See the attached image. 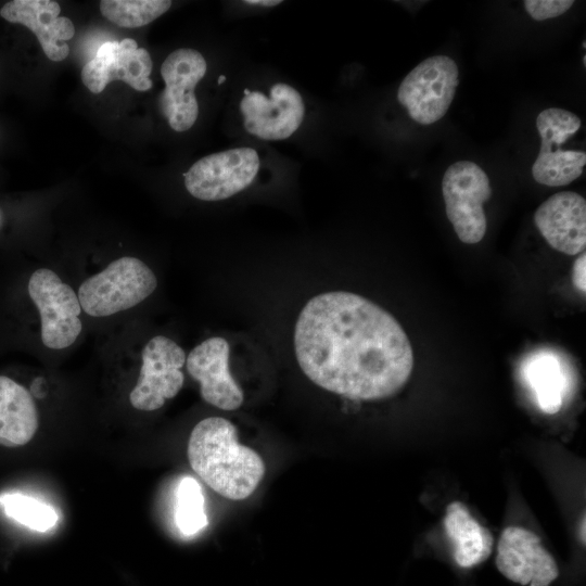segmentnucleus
<instances>
[{"label":"nucleus","instance_id":"nucleus-1","mask_svg":"<svg viewBox=\"0 0 586 586\" xmlns=\"http://www.w3.org/2000/svg\"><path fill=\"white\" fill-rule=\"evenodd\" d=\"M303 373L317 386L354 400L395 395L413 370V351L403 327L384 308L346 291L310 298L294 329Z\"/></svg>","mask_w":586,"mask_h":586},{"label":"nucleus","instance_id":"nucleus-2","mask_svg":"<svg viewBox=\"0 0 586 586\" xmlns=\"http://www.w3.org/2000/svg\"><path fill=\"white\" fill-rule=\"evenodd\" d=\"M187 454L193 471L227 499L247 498L265 475L262 457L239 444L235 426L221 417H208L195 424Z\"/></svg>","mask_w":586,"mask_h":586},{"label":"nucleus","instance_id":"nucleus-3","mask_svg":"<svg viewBox=\"0 0 586 586\" xmlns=\"http://www.w3.org/2000/svg\"><path fill=\"white\" fill-rule=\"evenodd\" d=\"M157 279L141 259L124 256L87 278L78 289L81 309L92 317H107L135 307L149 297Z\"/></svg>","mask_w":586,"mask_h":586},{"label":"nucleus","instance_id":"nucleus-4","mask_svg":"<svg viewBox=\"0 0 586 586\" xmlns=\"http://www.w3.org/2000/svg\"><path fill=\"white\" fill-rule=\"evenodd\" d=\"M442 192L447 218L459 240L479 243L487 228L483 204L493 193L486 173L474 162L458 161L446 169Z\"/></svg>","mask_w":586,"mask_h":586},{"label":"nucleus","instance_id":"nucleus-5","mask_svg":"<svg viewBox=\"0 0 586 586\" xmlns=\"http://www.w3.org/2000/svg\"><path fill=\"white\" fill-rule=\"evenodd\" d=\"M459 85V69L447 55H434L419 63L397 90L398 102L421 125L440 120L448 111Z\"/></svg>","mask_w":586,"mask_h":586},{"label":"nucleus","instance_id":"nucleus-6","mask_svg":"<svg viewBox=\"0 0 586 586\" xmlns=\"http://www.w3.org/2000/svg\"><path fill=\"white\" fill-rule=\"evenodd\" d=\"M28 294L40 315L43 345L63 349L74 344L82 329L74 290L51 269L39 268L29 278Z\"/></svg>","mask_w":586,"mask_h":586},{"label":"nucleus","instance_id":"nucleus-7","mask_svg":"<svg viewBox=\"0 0 586 586\" xmlns=\"http://www.w3.org/2000/svg\"><path fill=\"white\" fill-rule=\"evenodd\" d=\"M258 169L259 157L254 149H231L196 161L184 174V186L199 200L220 201L249 187Z\"/></svg>","mask_w":586,"mask_h":586},{"label":"nucleus","instance_id":"nucleus-8","mask_svg":"<svg viewBox=\"0 0 586 586\" xmlns=\"http://www.w3.org/2000/svg\"><path fill=\"white\" fill-rule=\"evenodd\" d=\"M184 364L186 353L175 341L164 335L152 337L142 351L140 374L129 395L131 406L153 411L174 398L183 385Z\"/></svg>","mask_w":586,"mask_h":586},{"label":"nucleus","instance_id":"nucleus-9","mask_svg":"<svg viewBox=\"0 0 586 586\" xmlns=\"http://www.w3.org/2000/svg\"><path fill=\"white\" fill-rule=\"evenodd\" d=\"M204 56L196 50L180 48L171 52L161 66L165 89L160 97V109L171 129H190L199 115L194 89L206 74Z\"/></svg>","mask_w":586,"mask_h":586},{"label":"nucleus","instance_id":"nucleus-10","mask_svg":"<svg viewBox=\"0 0 586 586\" xmlns=\"http://www.w3.org/2000/svg\"><path fill=\"white\" fill-rule=\"evenodd\" d=\"M495 564L501 575L521 586H551L560 575L556 559L539 536L520 526L502 531Z\"/></svg>","mask_w":586,"mask_h":586},{"label":"nucleus","instance_id":"nucleus-11","mask_svg":"<svg viewBox=\"0 0 586 586\" xmlns=\"http://www.w3.org/2000/svg\"><path fill=\"white\" fill-rule=\"evenodd\" d=\"M240 111L249 133L263 140H284L301 126L305 105L296 89L278 82L271 87L269 98L245 89Z\"/></svg>","mask_w":586,"mask_h":586},{"label":"nucleus","instance_id":"nucleus-12","mask_svg":"<svg viewBox=\"0 0 586 586\" xmlns=\"http://www.w3.org/2000/svg\"><path fill=\"white\" fill-rule=\"evenodd\" d=\"M150 53L131 38L106 41L81 69L82 84L100 93L113 80H122L138 91L152 88Z\"/></svg>","mask_w":586,"mask_h":586},{"label":"nucleus","instance_id":"nucleus-13","mask_svg":"<svg viewBox=\"0 0 586 586\" xmlns=\"http://www.w3.org/2000/svg\"><path fill=\"white\" fill-rule=\"evenodd\" d=\"M228 342L213 336L196 345L186 358L188 373L200 383L202 398L219 409L231 411L243 404V392L229 370Z\"/></svg>","mask_w":586,"mask_h":586},{"label":"nucleus","instance_id":"nucleus-14","mask_svg":"<svg viewBox=\"0 0 586 586\" xmlns=\"http://www.w3.org/2000/svg\"><path fill=\"white\" fill-rule=\"evenodd\" d=\"M60 4L52 0H12L0 9V15L5 21L29 28L46 56L54 62L68 56L69 47L66 41L75 35L73 22L60 16Z\"/></svg>","mask_w":586,"mask_h":586},{"label":"nucleus","instance_id":"nucleus-15","mask_svg":"<svg viewBox=\"0 0 586 586\" xmlns=\"http://www.w3.org/2000/svg\"><path fill=\"white\" fill-rule=\"evenodd\" d=\"M534 221L548 244L566 255L586 245V201L572 191L551 195L535 212Z\"/></svg>","mask_w":586,"mask_h":586},{"label":"nucleus","instance_id":"nucleus-16","mask_svg":"<svg viewBox=\"0 0 586 586\" xmlns=\"http://www.w3.org/2000/svg\"><path fill=\"white\" fill-rule=\"evenodd\" d=\"M443 523L453 544V559L459 568H475L492 555V533L471 515L461 501L447 506Z\"/></svg>","mask_w":586,"mask_h":586},{"label":"nucleus","instance_id":"nucleus-17","mask_svg":"<svg viewBox=\"0 0 586 586\" xmlns=\"http://www.w3.org/2000/svg\"><path fill=\"white\" fill-rule=\"evenodd\" d=\"M39 425L30 393L14 380L0 375V445L20 447L34 437Z\"/></svg>","mask_w":586,"mask_h":586},{"label":"nucleus","instance_id":"nucleus-18","mask_svg":"<svg viewBox=\"0 0 586 586\" xmlns=\"http://www.w3.org/2000/svg\"><path fill=\"white\" fill-rule=\"evenodd\" d=\"M522 371L540 410L557 413L563 405L566 385L558 356L550 351L535 352L526 358Z\"/></svg>","mask_w":586,"mask_h":586},{"label":"nucleus","instance_id":"nucleus-19","mask_svg":"<svg viewBox=\"0 0 586 586\" xmlns=\"http://www.w3.org/2000/svg\"><path fill=\"white\" fill-rule=\"evenodd\" d=\"M539 150L532 166L534 179L548 187L566 186L577 179L586 164L583 151L562 150L560 146H549Z\"/></svg>","mask_w":586,"mask_h":586},{"label":"nucleus","instance_id":"nucleus-20","mask_svg":"<svg viewBox=\"0 0 586 586\" xmlns=\"http://www.w3.org/2000/svg\"><path fill=\"white\" fill-rule=\"evenodd\" d=\"M175 523L187 537L196 535L208 524L202 487L191 476H183L177 486Z\"/></svg>","mask_w":586,"mask_h":586},{"label":"nucleus","instance_id":"nucleus-21","mask_svg":"<svg viewBox=\"0 0 586 586\" xmlns=\"http://www.w3.org/2000/svg\"><path fill=\"white\" fill-rule=\"evenodd\" d=\"M0 508L8 518L38 532L53 528L59 520L53 507L22 493H2Z\"/></svg>","mask_w":586,"mask_h":586},{"label":"nucleus","instance_id":"nucleus-22","mask_svg":"<svg viewBox=\"0 0 586 586\" xmlns=\"http://www.w3.org/2000/svg\"><path fill=\"white\" fill-rule=\"evenodd\" d=\"M170 5L168 0H102L100 11L119 27L137 28L163 15Z\"/></svg>","mask_w":586,"mask_h":586},{"label":"nucleus","instance_id":"nucleus-23","mask_svg":"<svg viewBox=\"0 0 586 586\" xmlns=\"http://www.w3.org/2000/svg\"><path fill=\"white\" fill-rule=\"evenodd\" d=\"M581 125V118L564 109L549 107L542 111L536 118L540 148L560 146L576 133Z\"/></svg>","mask_w":586,"mask_h":586},{"label":"nucleus","instance_id":"nucleus-24","mask_svg":"<svg viewBox=\"0 0 586 586\" xmlns=\"http://www.w3.org/2000/svg\"><path fill=\"white\" fill-rule=\"evenodd\" d=\"M573 3L572 0H525L524 7L532 18L544 21L562 15Z\"/></svg>","mask_w":586,"mask_h":586},{"label":"nucleus","instance_id":"nucleus-25","mask_svg":"<svg viewBox=\"0 0 586 586\" xmlns=\"http://www.w3.org/2000/svg\"><path fill=\"white\" fill-rule=\"evenodd\" d=\"M586 254H583L576 258L572 268V282L574 286L582 293L586 291Z\"/></svg>","mask_w":586,"mask_h":586},{"label":"nucleus","instance_id":"nucleus-26","mask_svg":"<svg viewBox=\"0 0 586 586\" xmlns=\"http://www.w3.org/2000/svg\"><path fill=\"white\" fill-rule=\"evenodd\" d=\"M244 3L250 5H260V7H275L281 3L280 0H247Z\"/></svg>","mask_w":586,"mask_h":586},{"label":"nucleus","instance_id":"nucleus-27","mask_svg":"<svg viewBox=\"0 0 586 586\" xmlns=\"http://www.w3.org/2000/svg\"><path fill=\"white\" fill-rule=\"evenodd\" d=\"M581 539L583 544H585V518H583L582 525H581Z\"/></svg>","mask_w":586,"mask_h":586},{"label":"nucleus","instance_id":"nucleus-28","mask_svg":"<svg viewBox=\"0 0 586 586\" xmlns=\"http://www.w3.org/2000/svg\"><path fill=\"white\" fill-rule=\"evenodd\" d=\"M226 80V77L225 76H219L218 78V84H222L224 81Z\"/></svg>","mask_w":586,"mask_h":586},{"label":"nucleus","instance_id":"nucleus-29","mask_svg":"<svg viewBox=\"0 0 586 586\" xmlns=\"http://www.w3.org/2000/svg\"><path fill=\"white\" fill-rule=\"evenodd\" d=\"M2 224H3V215H2V212L0 209V229L2 227Z\"/></svg>","mask_w":586,"mask_h":586},{"label":"nucleus","instance_id":"nucleus-30","mask_svg":"<svg viewBox=\"0 0 586 586\" xmlns=\"http://www.w3.org/2000/svg\"><path fill=\"white\" fill-rule=\"evenodd\" d=\"M583 63H584V66L586 65V56L584 55L583 56Z\"/></svg>","mask_w":586,"mask_h":586}]
</instances>
